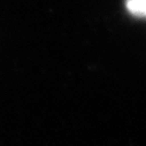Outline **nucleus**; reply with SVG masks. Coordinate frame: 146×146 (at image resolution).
<instances>
[{
	"instance_id": "obj_1",
	"label": "nucleus",
	"mask_w": 146,
	"mask_h": 146,
	"mask_svg": "<svg viewBox=\"0 0 146 146\" xmlns=\"http://www.w3.org/2000/svg\"><path fill=\"white\" fill-rule=\"evenodd\" d=\"M125 7L132 16L146 19V0H125Z\"/></svg>"
}]
</instances>
